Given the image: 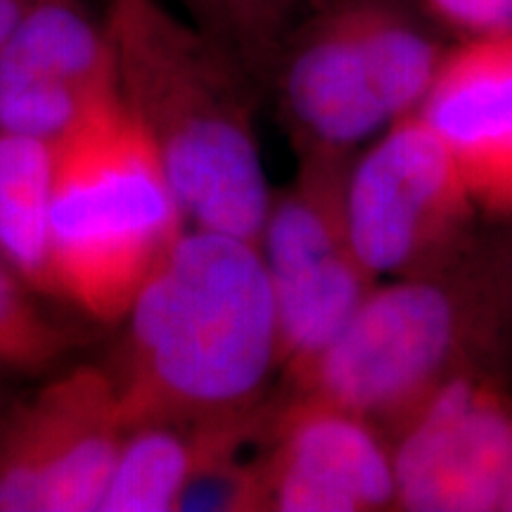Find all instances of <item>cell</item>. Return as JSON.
Returning <instances> with one entry per match:
<instances>
[{
  "label": "cell",
  "instance_id": "1",
  "mask_svg": "<svg viewBox=\"0 0 512 512\" xmlns=\"http://www.w3.org/2000/svg\"><path fill=\"white\" fill-rule=\"evenodd\" d=\"M110 370L126 430L261 413L280 373L278 316L259 245L188 226L124 316Z\"/></svg>",
  "mask_w": 512,
  "mask_h": 512
},
{
  "label": "cell",
  "instance_id": "2",
  "mask_svg": "<svg viewBox=\"0 0 512 512\" xmlns=\"http://www.w3.org/2000/svg\"><path fill=\"white\" fill-rule=\"evenodd\" d=\"M119 95L155 145L185 221L259 245L271 204L252 76L159 0L105 10Z\"/></svg>",
  "mask_w": 512,
  "mask_h": 512
},
{
  "label": "cell",
  "instance_id": "3",
  "mask_svg": "<svg viewBox=\"0 0 512 512\" xmlns=\"http://www.w3.org/2000/svg\"><path fill=\"white\" fill-rule=\"evenodd\" d=\"M512 313L505 268L465 264L377 283L287 394L361 415L384 434L448 377L482 368Z\"/></svg>",
  "mask_w": 512,
  "mask_h": 512
},
{
  "label": "cell",
  "instance_id": "4",
  "mask_svg": "<svg viewBox=\"0 0 512 512\" xmlns=\"http://www.w3.org/2000/svg\"><path fill=\"white\" fill-rule=\"evenodd\" d=\"M55 297L121 323L140 287L188 228L181 204L121 95L55 143Z\"/></svg>",
  "mask_w": 512,
  "mask_h": 512
},
{
  "label": "cell",
  "instance_id": "5",
  "mask_svg": "<svg viewBox=\"0 0 512 512\" xmlns=\"http://www.w3.org/2000/svg\"><path fill=\"white\" fill-rule=\"evenodd\" d=\"M344 211L361 264L394 280L463 259L479 209L444 140L415 112L349 162Z\"/></svg>",
  "mask_w": 512,
  "mask_h": 512
},
{
  "label": "cell",
  "instance_id": "6",
  "mask_svg": "<svg viewBox=\"0 0 512 512\" xmlns=\"http://www.w3.org/2000/svg\"><path fill=\"white\" fill-rule=\"evenodd\" d=\"M347 169L349 159H299L294 181L273 190L268 204L259 249L271 280L287 389L302 380L377 285L349 238Z\"/></svg>",
  "mask_w": 512,
  "mask_h": 512
},
{
  "label": "cell",
  "instance_id": "7",
  "mask_svg": "<svg viewBox=\"0 0 512 512\" xmlns=\"http://www.w3.org/2000/svg\"><path fill=\"white\" fill-rule=\"evenodd\" d=\"M124 432L110 370L53 377L0 432V512H100Z\"/></svg>",
  "mask_w": 512,
  "mask_h": 512
},
{
  "label": "cell",
  "instance_id": "8",
  "mask_svg": "<svg viewBox=\"0 0 512 512\" xmlns=\"http://www.w3.org/2000/svg\"><path fill=\"white\" fill-rule=\"evenodd\" d=\"M387 439L399 510H503L512 479V394L494 370L448 377Z\"/></svg>",
  "mask_w": 512,
  "mask_h": 512
},
{
  "label": "cell",
  "instance_id": "9",
  "mask_svg": "<svg viewBox=\"0 0 512 512\" xmlns=\"http://www.w3.org/2000/svg\"><path fill=\"white\" fill-rule=\"evenodd\" d=\"M261 510L375 512L396 508L387 434L361 415L287 394L261 432Z\"/></svg>",
  "mask_w": 512,
  "mask_h": 512
},
{
  "label": "cell",
  "instance_id": "10",
  "mask_svg": "<svg viewBox=\"0 0 512 512\" xmlns=\"http://www.w3.org/2000/svg\"><path fill=\"white\" fill-rule=\"evenodd\" d=\"M117 95L105 17L81 0H29L0 43V128L55 145Z\"/></svg>",
  "mask_w": 512,
  "mask_h": 512
},
{
  "label": "cell",
  "instance_id": "11",
  "mask_svg": "<svg viewBox=\"0 0 512 512\" xmlns=\"http://www.w3.org/2000/svg\"><path fill=\"white\" fill-rule=\"evenodd\" d=\"M268 83L299 159H351L392 124L366 57L332 0L292 29Z\"/></svg>",
  "mask_w": 512,
  "mask_h": 512
},
{
  "label": "cell",
  "instance_id": "12",
  "mask_svg": "<svg viewBox=\"0 0 512 512\" xmlns=\"http://www.w3.org/2000/svg\"><path fill=\"white\" fill-rule=\"evenodd\" d=\"M418 114L451 152L477 209L512 219V34L444 55Z\"/></svg>",
  "mask_w": 512,
  "mask_h": 512
},
{
  "label": "cell",
  "instance_id": "13",
  "mask_svg": "<svg viewBox=\"0 0 512 512\" xmlns=\"http://www.w3.org/2000/svg\"><path fill=\"white\" fill-rule=\"evenodd\" d=\"M261 413L219 422L155 420L128 427L100 512H174L190 477L216 448L259 439Z\"/></svg>",
  "mask_w": 512,
  "mask_h": 512
},
{
  "label": "cell",
  "instance_id": "14",
  "mask_svg": "<svg viewBox=\"0 0 512 512\" xmlns=\"http://www.w3.org/2000/svg\"><path fill=\"white\" fill-rule=\"evenodd\" d=\"M53 178V143L0 128V259L46 297H55Z\"/></svg>",
  "mask_w": 512,
  "mask_h": 512
},
{
  "label": "cell",
  "instance_id": "15",
  "mask_svg": "<svg viewBox=\"0 0 512 512\" xmlns=\"http://www.w3.org/2000/svg\"><path fill=\"white\" fill-rule=\"evenodd\" d=\"M347 19L389 119L420 110L446 53L413 19L380 0H332Z\"/></svg>",
  "mask_w": 512,
  "mask_h": 512
},
{
  "label": "cell",
  "instance_id": "16",
  "mask_svg": "<svg viewBox=\"0 0 512 512\" xmlns=\"http://www.w3.org/2000/svg\"><path fill=\"white\" fill-rule=\"evenodd\" d=\"M197 27L233 55L256 86L271 81L275 60L297 27L299 0H190Z\"/></svg>",
  "mask_w": 512,
  "mask_h": 512
},
{
  "label": "cell",
  "instance_id": "17",
  "mask_svg": "<svg viewBox=\"0 0 512 512\" xmlns=\"http://www.w3.org/2000/svg\"><path fill=\"white\" fill-rule=\"evenodd\" d=\"M69 349L72 337L38 309L29 287L0 259V368L41 373Z\"/></svg>",
  "mask_w": 512,
  "mask_h": 512
},
{
  "label": "cell",
  "instance_id": "18",
  "mask_svg": "<svg viewBox=\"0 0 512 512\" xmlns=\"http://www.w3.org/2000/svg\"><path fill=\"white\" fill-rule=\"evenodd\" d=\"M420 3L467 38L512 34V0H420Z\"/></svg>",
  "mask_w": 512,
  "mask_h": 512
},
{
  "label": "cell",
  "instance_id": "19",
  "mask_svg": "<svg viewBox=\"0 0 512 512\" xmlns=\"http://www.w3.org/2000/svg\"><path fill=\"white\" fill-rule=\"evenodd\" d=\"M29 0H0V43L8 38L12 27L19 22L22 12L27 10Z\"/></svg>",
  "mask_w": 512,
  "mask_h": 512
},
{
  "label": "cell",
  "instance_id": "20",
  "mask_svg": "<svg viewBox=\"0 0 512 512\" xmlns=\"http://www.w3.org/2000/svg\"><path fill=\"white\" fill-rule=\"evenodd\" d=\"M503 510H512V479H510V486H508V496H505Z\"/></svg>",
  "mask_w": 512,
  "mask_h": 512
}]
</instances>
